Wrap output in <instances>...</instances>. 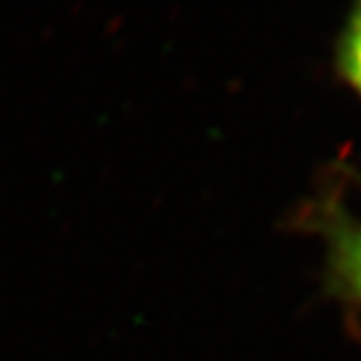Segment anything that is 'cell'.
I'll return each instance as SVG.
<instances>
[{"mask_svg": "<svg viewBox=\"0 0 361 361\" xmlns=\"http://www.w3.org/2000/svg\"><path fill=\"white\" fill-rule=\"evenodd\" d=\"M337 65L341 75L361 97V4L349 16L337 47Z\"/></svg>", "mask_w": 361, "mask_h": 361, "instance_id": "cell-2", "label": "cell"}, {"mask_svg": "<svg viewBox=\"0 0 361 361\" xmlns=\"http://www.w3.org/2000/svg\"><path fill=\"white\" fill-rule=\"evenodd\" d=\"M323 225L329 269L337 287L361 303V223L334 209Z\"/></svg>", "mask_w": 361, "mask_h": 361, "instance_id": "cell-1", "label": "cell"}]
</instances>
